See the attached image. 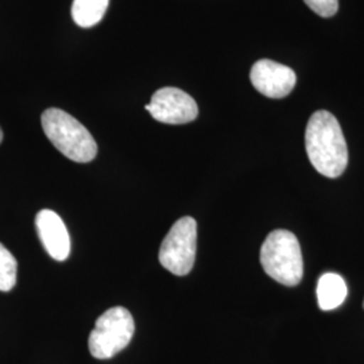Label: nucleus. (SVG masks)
<instances>
[{"instance_id": "obj_6", "label": "nucleus", "mask_w": 364, "mask_h": 364, "mask_svg": "<svg viewBox=\"0 0 364 364\" xmlns=\"http://www.w3.org/2000/svg\"><path fill=\"white\" fill-rule=\"evenodd\" d=\"M144 108L156 122L166 124L191 123L198 115V107L195 99L186 92L174 87L158 90L153 95L150 105Z\"/></svg>"}, {"instance_id": "obj_12", "label": "nucleus", "mask_w": 364, "mask_h": 364, "mask_svg": "<svg viewBox=\"0 0 364 364\" xmlns=\"http://www.w3.org/2000/svg\"><path fill=\"white\" fill-rule=\"evenodd\" d=\"M306 6L323 18H331L338 13V0H304Z\"/></svg>"}, {"instance_id": "obj_9", "label": "nucleus", "mask_w": 364, "mask_h": 364, "mask_svg": "<svg viewBox=\"0 0 364 364\" xmlns=\"http://www.w3.org/2000/svg\"><path fill=\"white\" fill-rule=\"evenodd\" d=\"M347 297V285L344 279L335 273H326L318 279L317 299L321 311H333Z\"/></svg>"}, {"instance_id": "obj_1", "label": "nucleus", "mask_w": 364, "mask_h": 364, "mask_svg": "<svg viewBox=\"0 0 364 364\" xmlns=\"http://www.w3.org/2000/svg\"><path fill=\"white\" fill-rule=\"evenodd\" d=\"M308 158L320 174L338 178L348 165V149L338 119L328 111H316L305 132Z\"/></svg>"}, {"instance_id": "obj_2", "label": "nucleus", "mask_w": 364, "mask_h": 364, "mask_svg": "<svg viewBox=\"0 0 364 364\" xmlns=\"http://www.w3.org/2000/svg\"><path fill=\"white\" fill-rule=\"evenodd\" d=\"M41 123L45 135L66 158L78 164L95 159L97 144L77 119L60 108H49L42 114Z\"/></svg>"}, {"instance_id": "obj_11", "label": "nucleus", "mask_w": 364, "mask_h": 364, "mask_svg": "<svg viewBox=\"0 0 364 364\" xmlns=\"http://www.w3.org/2000/svg\"><path fill=\"white\" fill-rule=\"evenodd\" d=\"M18 262L13 254L0 243V291H10L16 285Z\"/></svg>"}, {"instance_id": "obj_13", "label": "nucleus", "mask_w": 364, "mask_h": 364, "mask_svg": "<svg viewBox=\"0 0 364 364\" xmlns=\"http://www.w3.org/2000/svg\"><path fill=\"white\" fill-rule=\"evenodd\" d=\"M1 141H3V131L0 129V144H1Z\"/></svg>"}, {"instance_id": "obj_5", "label": "nucleus", "mask_w": 364, "mask_h": 364, "mask_svg": "<svg viewBox=\"0 0 364 364\" xmlns=\"http://www.w3.org/2000/svg\"><path fill=\"white\" fill-rule=\"evenodd\" d=\"M197 250V223L185 216L176 221L159 248L161 264L174 275H186L193 269Z\"/></svg>"}, {"instance_id": "obj_7", "label": "nucleus", "mask_w": 364, "mask_h": 364, "mask_svg": "<svg viewBox=\"0 0 364 364\" xmlns=\"http://www.w3.org/2000/svg\"><path fill=\"white\" fill-rule=\"evenodd\" d=\"M250 80L257 91L270 99H282L296 87V72L272 60L257 61L250 72Z\"/></svg>"}, {"instance_id": "obj_8", "label": "nucleus", "mask_w": 364, "mask_h": 364, "mask_svg": "<svg viewBox=\"0 0 364 364\" xmlns=\"http://www.w3.org/2000/svg\"><path fill=\"white\" fill-rule=\"evenodd\" d=\"M37 232L42 246L53 259L64 260L70 254V236L65 223L50 209H42L36 218Z\"/></svg>"}, {"instance_id": "obj_14", "label": "nucleus", "mask_w": 364, "mask_h": 364, "mask_svg": "<svg viewBox=\"0 0 364 364\" xmlns=\"http://www.w3.org/2000/svg\"><path fill=\"white\" fill-rule=\"evenodd\" d=\"M363 306H364V304H363Z\"/></svg>"}, {"instance_id": "obj_3", "label": "nucleus", "mask_w": 364, "mask_h": 364, "mask_svg": "<svg viewBox=\"0 0 364 364\" xmlns=\"http://www.w3.org/2000/svg\"><path fill=\"white\" fill-rule=\"evenodd\" d=\"M260 263L264 273L285 287H297L304 275V262L296 235L275 230L260 248Z\"/></svg>"}, {"instance_id": "obj_4", "label": "nucleus", "mask_w": 364, "mask_h": 364, "mask_svg": "<svg viewBox=\"0 0 364 364\" xmlns=\"http://www.w3.org/2000/svg\"><path fill=\"white\" fill-rule=\"evenodd\" d=\"M135 332V323L129 309L114 306L103 313L90 335V352L96 359H111L123 351Z\"/></svg>"}, {"instance_id": "obj_10", "label": "nucleus", "mask_w": 364, "mask_h": 364, "mask_svg": "<svg viewBox=\"0 0 364 364\" xmlns=\"http://www.w3.org/2000/svg\"><path fill=\"white\" fill-rule=\"evenodd\" d=\"M108 4L109 0H73L72 18L78 26L90 28L105 18Z\"/></svg>"}]
</instances>
